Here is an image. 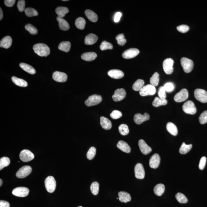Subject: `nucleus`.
<instances>
[{"label": "nucleus", "mask_w": 207, "mask_h": 207, "mask_svg": "<svg viewBox=\"0 0 207 207\" xmlns=\"http://www.w3.org/2000/svg\"><path fill=\"white\" fill-rule=\"evenodd\" d=\"M35 53L38 56L44 57L47 56L50 54V49L47 45L44 44H35L33 47Z\"/></svg>", "instance_id": "obj_1"}, {"label": "nucleus", "mask_w": 207, "mask_h": 207, "mask_svg": "<svg viewBox=\"0 0 207 207\" xmlns=\"http://www.w3.org/2000/svg\"><path fill=\"white\" fill-rule=\"evenodd\" d=\"M45 186L47 191L52 193L55 190L56 183L55 180L52 176L47 177L45 181Z\"/></svg>", "instance_id": "obj_2"}, {"label": "nucleus", "mask_w": 207, "mask_h": 207, "mask_svg": "<svg viewBox=\"0 0 207 207\" xmlns=\"http://www.w3.org/2000/svg\"><path fill=\"white\" fill-rule=\"evenodd\" d=\"M156 92L155 87L151 84L143 86L142 89L139 91V94L140 96H152L154 95Z\"/></svg>", "instance_id": "obj_3"}, {"label": "nucleus", "mask_w": 207, "mask_h": 207, "mask_svg": "<svg viewBox=\"0 0 207 207\" xmlns=\"http://www.w3.org/2000/svg\"><path fill=\"white\" fill-rule=\"evenodd\" d=\"M181 64L184 72L189 73L193 69L194 64L192 60L187 58L183 57L181 59Z\"/></svg>", "instance_id": "obj_4"}, {"label": "nucleus", "mask_w": 207, "mask_h": 207, "mask_svg": "<svg viewBox=\"0 0 207 207\" xmlns=\"http://www.w3.org/2000/svg\"><path fill=\"white\" fill-rule=\"evenodd\" d=\"M183 110L186 114L193 115L197 112V108L193 102L188 101L184 104L183 106Z\"/></svg>", "instance_id": "obj_5"}, {"label": "nucleus", "mask_w": 207, "mask_h": 207, "mask_svg": "<svg viewBox=\"0 0 207 207\" xmlns=\"http://www.w3.org/2000/svg\"><path fill=\"white\" fill-rule=\"evenodd\" d=\"M194 96L198 101L202 103H207V92L205 90L197 89L194 91Z\"/></svg>", "instance_id": "obj_6"}, {"label": "nucleus", "mask_w": 207, "mask_h": 207, "mask_svg": "<svg viewBox=\"0 0 207 207\" xmlns=\"http://www.w3.org/2000/svg\"><path fill=\"white\" fill-rule=\"evenodd\" d=\"M102 98L100 95H94L90 96L88 98L86 101L85 104L88 107L96 105L101 103L102 101Z\"/></svg>", "instance_id": "obj_7"}, {"label": "nucleus", "mask_w": 207, "mask_h": 207, "mask_svg": "<svg viewBox=\"0 0 207 207\" xmlns=\"http://www.w3.org/2000/svg\"><path fill=\"white\" fill-rule=\"evenodd\" d=\"M189 92L186 89H183L176 94L174 99V101L177 103H181L186 101L189 98Z\"/></svg>", "instance_id": "obj_8"}, {"label": "nucleus", "mask_w": 207, "mask_h": 207, "mask_svg": "<svg viewBox=\"0 0 207 207\" xmlns=\"http://www.w3.org/2000/svg\"><path fill=\"white\" fill-rule=\"evenodd\" d=\"M32 169L31 166L26 165L19 169L16 173V177L19 178H23L29 175L32 172Z\"/></svg>", "instance_id": "obj_9"}, {"label": "nucleus", "mask_w": 207, "mask_h": 207, "mask_svg": "<svg viewBox=\"0 0 207 207\" xmlns=\"http://www.w3.org/2000/svg\"><path fill=\"white\" fill-rule=\"evenodd\" d=\"M29 189L24 187H18L13 189L12 193L13 195L19 197H25L28 195Z\"/></svg>", "instance_id": "obj_10"}, {"label": "nucleus", "mask_w": 207, "mask_h": 207, "mask_svg": "<svg viewBox=\"0 0 207 207\" xmlns=\"http://www.w3.org/2000/svg\"><path fill=\"white\" fill-rule=\"evenodd\" d=\"M19 157L20 159L22 162H30L34 159L35 156L29 150L25 149L21 152Z\"/></svg>", "instance_id": "obj_11"}, {"label": "nucleus", "mask_w": 207, "mask_h": 207, "mask_svg": "<svg viewBox=\"0 0 207 207\" xmlns=\"http://www.w3.org/2000/svg\"><path fill=\"white\" fill-rule=\"evenodd\" d=\"M173 64L174 61L172 58H167L163 61V67L164 71L166 74L170 75L172 73L173 70Z\"/></svg>", "instance_id": "obj_12"}, {"label": "nucleus", "mask_w": 207, "mask_h": 207, "mask_svg": "<svg viewBox=\"0 0 207 207\" xmlns=\"http://www.w3.org/2000/svg\"><path fill=\"white\" fill-rule=\"evenodd\" d=\"M139 50L135 48H131L125 51L122 53V56L123 58L129 59L134 58L139 53Z\"/></svg>", "instance_id": "obj_13"}, {"label": "nucleus", "mask_w": 207, "mask_h": 207, "mask_svg": "<svg viewBox=\"0 0 207 207\" xmlns=\"http://www.w3.org/2000/svg\"><path fill=\"white\" fill-rule=\"evenodd\" d=\"M135 177L138 179H143L145 177V172L144 169L142 164L138 163L136 165L135 169Z\"/></svg>", "instance_id": "obj_14"}, {"label": "nucleus", "mask_w": 207, "mask_h": 207, "mask_svg": "<svg viewBox=\"0 0 207 207\" xmlns=\"http://www.w3.org/2000/svg\"><path fill=\"white\" fill-rule=\"evenodd\" d=\"M126 96V92L125 89L123 88L118 89L114 92L112 98L114 101L118 102L123 100Z\"/></svg>", "instance_id": "obj_15"}, {"label": "nucleus", "mask_w": 207, "mask_h": 207, "mask_svg": "<svg viewBox=\"0 0 207 207\" xmlns=\"http://www.w3.org/2000/svg\"><path fill=\"white\" fill-rule=\"evenodd\" d=\"M53 79L58 82L64 83L66 81L68 76L64 72H53Z\"/></svg>", "instance_id": "obj_16"}, {"label": "nucleus", "mask_w": 207, "mask_h": 207, "mask_svg": "<svg viewBox=\"0 0 207 207\" xmlns=\"http://www.w3.org/2000/svg\"><path fill=\"white\" fill-rule=\"evenodd\" d=\"M160 162V157L158 154L153 155L149 160V166L152 169H155L159 166Z\"/></svg>", "instance_id": "obj_17"}, {"label": "nucleus", "mask_w": 207, "mask_h": 207, "mask_svg": "<svg viewBox=\"0 0 207 207\" xmlns=\"http://www.w3.org/2000/svg\"><path fill=\"white\" fill-rule=\"evenodd\" d=\"M150 119V115L147 113H145L143 115L138 113L134 116V121L137 124H140L143 122L149 120Z\"/></svg>", "instance_id": "obj_18"}, {"label": "nucleus", "mask_w": 207, "mask_h": 207, "mask_svg": "<svg viewBox=\"0 0 207 207\" xmlns=\"http://www.w3.org/2000/svg\"><path fill=\"white\" fill-rule=\"evenodd\" d=\"M138 146L141 152L145 155L149 154L152 151L151 148L143 140L141 139L138 141Z\"/></svg>", "instance_id": "obj_19"}, {"label": "nucleus", "mask_w": 207, "mask_h": 207, "mask_svg": "<svg viewBox=\"0 0 207 207\" xmlns=\"http://www.w3.org/2000/svg\"><path fill=\"white\" fill-rule=\"evenodd\" d=\"M108 75L112 78L119 79L122 78L124 76V73L119 69H112L108 72Z\"/></svg>", "instance_id": "obj_20"}, {"label": "nucleus", "mask_w": 207, "mask_h": 207, "mask_svg": "<svg viewBox=\"0 0 207 207\" xmlns=\"http://www.w3.org/2000/svg\"><path fill=\"white\" fill-rule=\"evenodd\" d=\"M13 40L11 37L9 36H7L2 38L0 41V47L8 49L11 46Z\"/></svg>", "instance_id": "obj_21"}, {"label": "nucleus", "mask_w": 207, "mask_h": 207, "mask_svg": "<svg viewBox=\"0 0 207 207\" xmlns=\"http://www.w3.org/2000/svg\"><path fill=\"white\" fill-rule=\"evenodd\" d=\"M98 40L97 36L93 33H90L86 36L84 43L86 45H92L96 43Z\"/></svg>", "instance_id": "obj_22"}, {"label": "nucleus", "mask_w": 207, "mask_h": 207, "mask_svg": "<svg viewBox=\"0 0 207 207\" xmlns=\"http://www.w3.org/2000/svg\"><path fill=\"white\" fill-rule=\"evenodd\" d=\"M56 19L58 22L59 27L61 30L67 31L69 29L70 27L69 24L64 19L58 17Z\"/></svg>", "instance_id": "obj_23"}, {"label": "nucleus", "mask_w": 207, "mask_h": 207, "mask_svg": "<svg viewBox=\"0 0 207 207\" xmlns=\"http://www.w3.org/2000/svg\"><path fill=\"white\" fill-rule=\"evenodd\" d=\"M118 149H120L121 151L126 153H129L131 151V148L129 145L124 141H119L117 145Z\"/></svg>", "instance_id": "obj_24"}, {"label": "nucleus", "mask_w": 207, "mask_h": 207, "mask_svg": "<svg viewBox=\"0 0 207 207\" xmlns=\"http://www.w3.org/2000/svg\"><path fill=\"white\" fill-rule=\"evenodd\" d=\"M97 57V55L95 52H87L83 54L81 58L84 61H93Z\"/></svg>", "instance_id": "obj_25"}, {"label": "nucleus", "mask_w": 207, "mask_h": 207, "mask_svg": "<svg viewBox=\"0 0 207 207\" xmlns=\"http://www.w3.org/2000/svg\"><path fill=\"white\" fill-rule=\"evenodd\" d=\"M100 124L101 127L105 130H109L112 127V123L107 118L101 117L100 118Z\"/></svg>", "instance_id": "obj_26"}, {"label": "nucleus", "mask_w": 207, "mask_h": 207, "mask_svg": "<svg viewBox=\"0 0 207 207\" xmlns=\"http://www.w3.org/2000/svg\"><path fill=\"white\" fill-rule=\"evenodd\" d=\"M119 199L121 202L123 203H127L129 202L131 200V197L130 195L127 192L121 191L118 193Z\"/></svg>", "instance_id": "obj_27"}, {"label": "nucleus", "mask_w": 207, "mask_h": 207, "mask_svg": "<svg viewBox=\"0 0 207 207\" xmlns=\"http://www.w3.org/2000/svg\"><path fill=\"white\" fill-rule=\"evenodd\" d=\"M166 127L167 131L172 135L176 136L178 134V129L174 123L171 122H168L166 124Z\"/></svg>", "instance_id": "obj_28"}, {"label": "nucleus", "mask_w": 207, "mask_h": 207, "mask_svg": "<svg viewBox=\"0 0 207 207\" xmlns=\"http://www.w3.org/2000/svg\"><path fill=\"white\" fill-rule=\"evenodd\" d=\"M20 67L24 71L30 74L34 75L36 73L35 69L29 64H25V63H21L20 64Z\"/></svg>", "instance_id": "obj_29"}, {"label": "nucleus", "mask_w": 207, "mask_h": 207, "mask_svg": "<svg viewBox=\"0 0 207 207\" xmlns=\"http://www.w3.org/2000/svg\"><path fill=\"white\" fill-rule=\"evenodd\" d=\"M85 14L89 20L92 22H96L98 21L97 15L92 10H86L85 11Z\"/></svg>", "instance_id": "obj_30"}, {"label": "nucleus", "mask_w": 207, "mask_h": 207, "mask_svg": "<svg viewBox=\"0 0 207 207\" xmlns=\"http://www.w3.org/2000/svg\"><path fill=\"white\" fill-rule=\"evenodd\" d=\"M55 12L58 17L63 18L67 13H69V10L67 7H59L56 8Z\"/></svg>", "instance_id": "obj_31"}, {"label": "nucleus", "mask_w": 207, "mask_h": 207, "mask_svg": "<svg viewBox=\"0 0 207 207\" xmlns=\"http://www.w3.org/2000/svg\"><path fill=\"white\" fill-rule=\"evenodd\" d=\"M71 46V43L68 41H64L60 43L58 46L60 50L65 52H69Z\"/></svg>", "instance_id": "obj_32"}, {"label": "nucleus", "mask_w": 207, "mask_h": 207, "mask_svg": "<svg viewBox=\"0 0 207 207\" xmlns=\"http://www.w3.org/2000/svg\"><path fill=\"white\" fill-rule=\"evenodd\" d=\"M12 80L13 82L16 85L21 87H26L28 86V83L25 80L21 78L13 76L12 78Z\"/></svg>", "instance_id": "obj_33"}, {"label": "nucleus", "mask_w": 207, "mask_h": 207, "mask_svg": "<svg viewBox=\"0 0 207 207\" xmlns=\"http://www.w3.org/2000/svg\"><path fill=\"white\" fill-rule=\"evenodd\" d=\"M165 190V185L163 184H158L154 188L155 194L158 196L162 195Z\"/></svg>", "instance_id": "obj_34"}, {"label": "nucleus", "mask_w": 207, "mask_h": 207, "mask_svg": "<svg viewBox=\"0 0 207 207\" xmlns=\"http://www.w3.org/2000/svg\"><path fill=\"white\" fill-rule=\"evenodd\" d=\"M168 103L166 99H162L158 97H156L152 102L153 106L155 107H158L161 106L166 105Z\"/></svg>", "instance_id": "obj_35"}, {"label": "nucleus", "mask_w": 207, "mask_h": 207, "mask_svg": "<svg viewBox=\"0 0 207 207\" xmlns=\"http://www.w3.org/2000/svg\"><path fill=\"white\" fill-rule=\"evenodd\" d=\"M75 25L78 29L80 30L84 29L86 25L85 20L83 17H78L75 21Z\"/></svg>", "instance_id": "obj_36"}, {"label": "nucleus", "mask_w": 207, "mask_h": 207, "mask_svg": "<svg viewBox=\"0 0 207 207\" xmlns=\"http://www.w3.org/2000/svg\"><path fill=\"white\" fill-rule=\"evenodd\" d=\"M144 83L143 80L138 79L133 84L132 86L133 90L136 91H140L143 87Z\"/></svg>", "instance_id": "obj_37"}, {"label": "nucleus", "mask_w": 207, "mask_h": 207, "mask_svg": "<svg viewBox=\"0 0 207 207\" xmlns=\"http://www.w3.org/2000/svg\"><path fill=\"white\" fill-rule=\"evenodd\" d=\"M192 147V145H186L183 142L179 149V152L181 154H185L190 151Z\"/></svg>", "instance_id": "obj_38"}, {"label": "nucleus", "mask_w": 207, "mask_h": 207, "mask_svg": "<svg viewBox=\"0 0 207 207\" xmlns=\"http://www.w3.org/2000/svg\"><path fill=\"white\" fill-rule=\"evenodd\" d=\"M160 81L159 75L157 72H155L150 79V84L155 87L158 85Z\"/></svg>", "instance_id": "obj_39"}, {"label": "nucleus", "mask_w": 207, "mask_h": 207, "mask_svg": "<svg viewBox=\"0 0 207 207\" xmlns=\"http://www.w3.org/2000/svg\"><path fill=\"white\" fill-rule=\"evenodd\" d=\"M24 11H25V15L29 17L37 16L38 15L37 11L33 8H27Z\"/></svg>", "instance_id": "obj_40"}, {"label": "nucleus", "mask_w": 207, "mask_h": 207, "mask_svg": "<svg viewBox=\"0 0 207 207\" xmlns=\"http://www.w3.org/2000/svg\"><path fill=\"white\" fill-rule=\"evenodd\" d=\"M10 163V160L8 157H3L0 159V170L9 166Z\"/></svg>", "instance_id": "obj_41"}, {"label": "nucleus", "mask_w": 207, "mask_h": 207, "mask_svg": "<svg viewBox=\"0 0 207 207\" xmlns=\"http://www.w3.org/2000/svg\"><path fill=\"white\" fill-rule=\"evenodd\" d=\"M99 185L98 182H94L91 184L90 189L91 192L94 195H96L98 194Z\"/></svg>", "instance_id": "obj_42"}, {"label": "nucleus", "mask_w": 207, "mask_h": 207, "mask_svg": "<svg viewBox=\"0 0 207 207\" xmlns=\"http://www.w3.org/2000/svg\"><path fill=\"white\" fill-rule=\"evenodd\" d=\"M176 199L181 203H186L188 202V199L185 195L182 193H178L175 196Z\"/></svg>", "instance_id": "obj_43"}, {"label": "nucleus", "mask_w": 207, "mask_h": 207, "mask_svg": "<svg viewBox=\"0 0 207 207\" xmlns=\"http://www.w3.org/2000/svg\"><path fill=\"white\" fill-rule=\"evenodd\" d=\"M119 130L120 133L122 135H127L129 133V127L126 124H121L119 126Z\"/></svg>", "instance_id": "obj_44"}, {"label": "nucleus", "mask_w": 207, "mask_h": 207, "mask_svg": "<svg viewBox=\"0 0 207 207\" xmlns=\"http://www.w3.org/2000/svg\"><path fill=\"white\" fill-rule=\"evenodd\" d=\"M96 148L92 146L89 150L87 153V158L89 160L93 159L96 155Z\"/></svg>", "instance_id": "obj_45"}, {"label": "nucleus", "mask_w": 207, "mask_h": 207, "mask_svg": "<svg viewBox=\"0 0 207 207\" xmlns=\"http://www.w3.org/2000/svg\"><path fill=\"white\" fill-rule=\"evenodd\" d=\"M25 29L27 31L29 32L31 34L35 35L38 33V30L37 28L35 27L32 24H27L25 26Z\"/></svg>", "instance_id": "obj_46"}, {"label": "nucleus", "mask_w": 207, "mask_h": 207, "mask_svg": "<svg viewBox=\"0 0 207 207\" xmlns=\"http://www.w3.org/2000/svg\"><path fill=\"white\" fill-rule=\"evenodd\" d=\"M100 49L101 50H112L113 49V45L111 43L107 42L106 41H103L100 46Z\"/></svg>", "instance_id": "obj_47"}, {"label": "nucleus", "mask_w": 207, "mask_h": 207, "mask_svg": "<svg viewBox=\"0 0 207 207\" xmlns=\"http://www.w3.org/2000/svg\"><path fill=\"white\" fill-rule=\"evenodd\" d=\"M116 39L118 44L121 46H123L126 44L127 41L125 38L123 34L118 35L116 37Z\"/></svg>", "instance_id": "obj_48"}, {"label": "nucleus", "mask_w": 207, "mask_h": 207, "mask_svg": "<svg viewBox=\"0 0 207 207\" xmlns=\"http://www.w3.org/2000/svg\"><path fill=\"white\" fill-rule=\"evenodd\" d=\"M199 120L201 124H205L207 122V111H204L200 115Z\"/></svg>", "instance_id": "obj_49"}, {"label": "nucleus", "mask_w": 207, "mask_h": 207, "mask_svg": "<svg viewBox=\"0 0 207 207\" xmlns=\"http://www.w3.org/2000/svg\"><path fill=\"white\" fill-rule=\"evenodd\" d=\"M122 113L121 111L118 110H114L110 114V116L112 118L114 119H119L122 116Z\"/></svg>", "instance_id": "obj_50"}, {"label": "nucleus", "mask_w": 207, "mask_h": 207, "mask_svg": "<svg viewBox=\"0 0 207 207\" xmlns=\"http://www.w3.org/2000/svg\"><path fill=\"white\" fill-rule=\"evenodd\" d=\"M25 1L24 0H20L17 3V7L19 11L22 12L25 10Z\"/></svg>", "instance_id": "obj_51"}, {"label": "nucleus", "mask_w": 207, "mask_h": 207, "mask_svg": "<svg viewBox=\"0 0 207 207\" xmlns=\"http://www.w3.org/2000/svg\"><path fill=\"white\" fill-rule=\"evenodd\" d=\"M166 91L164 86L160 87L158 91V96L159 98L162 99H165L166 98Z\"/></svg>", "instance_id": "obj_52"}, {"label": "nucleus", "mask_w": 207, "mask_h": 207, "mask_svg": "<svg viewBox=\"0 0 207 207\" xmlns=\"http://www.w3.org/2000/svg\"><path fill=\"white\" fill-rule=\"evenodd\" d=\"M189 28L188 25H182L177 27V30L182 33H186L189 30Z\"/></svg>", "instance_id": "obj_53"}, {"label": "nucleus", "mask_w": 207, "mask_h": 207, "mask_svg": "<svg viewBox=\"0 0 207 207\" xmlns=\"http://www.w3.org/2000/svg\"><path fill=\"white\" fill-rule=\"evenodd\" d=\"M164 88L166 92H170L174 90V86L172 83H167L165 84Z\"/></svg>", "instance_id": "obj_54"}, {"label": "nucleus", "mask_w": 207, "mask_h": 207, "mask_svg": "<svg viewBox=\"0 0 207 207\" xmlns=\"http://www.w3.org/2000/svg\"><path fill=\"white\" fill-rule=\"evenodd\" d=\"M206 162V158L205 157H203L200 160L199 168L201 170H203L205 168Z\"/></svg>", "instance_id": "obj_55"}, {"label": "nucleus", "mask_w": 207, "mask_h": 207, "mask_svg": "<svg viewBox=\"0 0 207 207\" xmlns=\"http://www.w3.org/2000/svg\"><path fill=\"white\" fill-rule=\"evenodd\" d=\"M16 2L15 0H5L4 3L5 5L8 7H11L14 5Z\"/></svg>", "instance_id": "obj_56"}, {"label": "nucleus", "mask_w": 207, "mask_h": 207, "mask_svg": "<svg viewBox=\"0 0 207 207\" xmlns=\"http://www.w3.org/2000/svg\"><path fill=\"white\" fill-rule=\"evenodd\" d=\"M122 16V13L120 12H118L115 13V17H114V21L116 23L119 22Z\"/></svg>", "instance_id": "obj_57"}, {"label": "nucleus", "mask_w": 207, "mask_h": 207, "mask_svg": "<svg viewBox=\"0 0 207 207\" xmlns=\"http://www.w3.org/2000/svg\"><path fill=\"white\" fill-rule=\"evenodd\" d=\"M0 207H10V204L7 201L1 200Z\"/></svg>", "instance_id": "obj_58"}, {"label": "nucleus", "mask_w": 207, "mask_h": 207, "mask_svg": "<svg viewBox=\"0 0 207 207\" xmlns=\"http://www.w3.org/2000/svg\"><path fill=\"white\" fill-rule=\"evenodd\" d=\"M3 17V13L1 8H0V20H2Z\"/></svg>", "instance_id": "obj_59"}, {"label": "nucleus", "mask_w": 207, "mask_h": 207, "mask_svg": "<svg viewBox=\"0 0 207 207\" xmlns=\"http://www.w3.org/2000/svg\"><path fill=\"white\" fill-rule=\"evenodd\" d=\"M0 182H1V183H0V186H2V180L1 179H0Z\"/></svg>", "instance_id": "obj_60"}, {"label": "nucleus", "mask_w": 207, "mask_h": 207, "mask_svg": "<svg viewBox=\"0 0 207 207\" xmlns=\"http://www.w3.org/2000/svg\"><path fill=\"white\" fill-rule=\"evenodd\" d=\"M63 1H68V0H63Z\"/></svg>", "instance_id": "obj_61"}, {"label": "nucleus", "mask_w": 207, "mask_h": 207, "mask_svg": "<svg viewBox=\"0 0 207 207\" xmlns=\"http://www.w3.org/2000/svg\"><path fill=\"white\" fill-rule=\"evenodd\" d=\"M82 207V206H79V207Z\"/></svg>", "instance_id": "obj_62"}]
</instances>
